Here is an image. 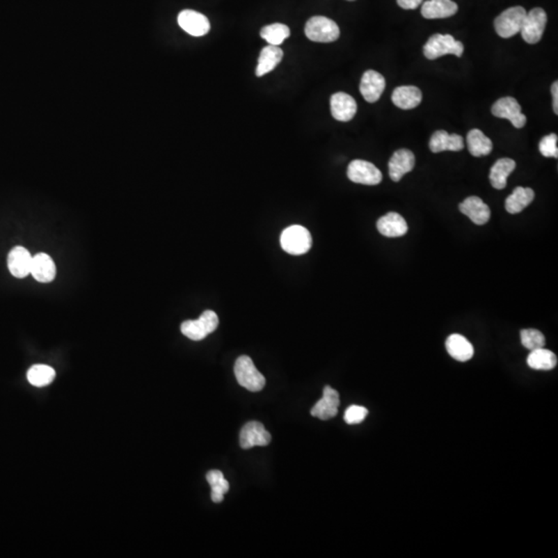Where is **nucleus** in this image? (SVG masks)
<instances>
[{"mask_svg": "<svg viewBox=\"0 0 558 558\" xmlns=\"http://www.w3.org/2000/svg\"><path fill=\"white\" fill-rule=\"evenodd\" d=\"M424 55L429 61H436L445 55L452 54L461 57L464 46L450 35H434L430 36L423 48Z\"/></svg>", "mask_w": 558, "mask_h": 558, "instance_id": "nucleus-1", "label": "nucleus"}, {"mask_svg": "<svg viewBox=\"0 0 558 558\" xmlns=\"http://www.w3.org/2000/svg\"><path fill=\"white\" fill-rule=\"evenodd\" d=\"M280 244L283 250L289 255H304L312 248V234L302 225H291L281 234Z\"/></svg>", "mask_w": 558, "mask_h": 558, "instance_id": "nucleus-2", "label": "nucleus"}, {"mask_svg": "<svg viewBox=\"0 0 558 558\" xmlns=\"http://www.w3.org/2000/svg\"><path fill=\"white\" fill-rule=\"evenodd\" d=\"M234 372L238 384L248 391L259 392L265 387V376L257 369L248 356H241L236 360Z\"/></svg>", "mask_w": 558, "mask_h": 558, "instance_id": "nucleus-3", "label": "nucleus"}, {"mask_svg": "<svg viewBox=\"0 0 558 558\" xmlns=\"http://www.w3.org/2000/svg\"><path fill=\"white\" fill-rule=\"evenodd\" d=\"M219 319L212 310H206L198 319L183 321L181 332L189 340L200 342L213 333L218 327Z\"/></svg>", "mask_w": 558, "mask_h": 558, "instance_id": "nucleus-4", "label": "nucleus"}, {"mask_svg": "<svg viewBox=\"0 0 558 558\" xmlns=\"http://www.w3.org/2000/svg\"><path fill=\"white\" fill-rule=\"evenodd\" d=\"M305 35L312 42H332L338 40L340 31L338 25L331 19L315 16L306 23Z\"/></svg>", "mask_w": 558, "mask_h": 558, "instance_id": "nucleus-5", "label": "nucleus"}, {"mask_svg": "<svg viewBox=\"0 0 558 558\" xmlns=\"http://www.w3.org/2000/svg\"><path fill=\"white\" fill-rule=\"evenodd\" d=\"M526 13L527 12L523 6H513V8L504 10L494 20L496 33L500 38H510L520 33Z\"/></svg>", "mask_w": 558, "mask_h": 558, "instance_id": "nucleus-6", "label": "nucleus"}, {"mask_svg": "<svg viewBox=\"0 0 558 558\" xmlns=\"http://www.w3.org/2000/svg\"><path fill=\"white\" fill-rule=\"evenodd\" d=\"M547 24V14L543 8H536L526 13L521 27V35L527 44H538L542 38Z\"/></svg>", "mask_w": 558, "mask_h": 558, "instance_id": "nucleus-7", "label": "nucleus"}, {"mask_svg": "<svg viewBox=\"0 0 558 558\" xmlns=\"http://www.w3.org/2000/svg\"><path fill=\"white\" fill-rule=\"evenodd\" d=\"M346 174L349 180L359 184L378 185L383 180L382 172L374 164L362 159L351 161Z\"/></svg>", "mask_w": 558, "mask_h": 558, "instance_id": "nucleus-8", "label": "nucleus"}, {"mask_svg": "<svg viewBox=\"0 0 558 558\" xmlns=\"http://www.w3.org/2000/svg\"><path fill=\"white\" fill-rule=\"evenodd\" d=\"M492 114L497 118L508 119L516 129H523L527 121L517 99L511 97H502L495 102L492 106Z\"/></svg>", "mask_w": 558, "mask_h": 558, "instance_id": "nucleus-9", "label": "nucleus"}, {"mask_svg": "<svg viewBox=\"0 0 558 558\" xmlns=\"http://www.w3.org/2000/svg\"><path fill=\"white\" fill-rule=\"evenodd\" d=\"M271 443V436L265 426L257 421L245 424L240 432V446L244 450L255 446L265 447Z\"/></svg>", "mask_w": 558, "mask_h": 558, "instance_id": "nucleus-10", "label": "nucleus"}, {"mask_svg": "<svg viewBox=\"0 0 558 558\" xmlns=\"http://www.w3.org/2000/svg\"><path fill=\"white\" fill-rule=\"evenodd\" d=\"M340 406V393L330 385H326L324 388L323 398L314 404L310 410V414L312 417L327 421L337 416Z\"/></svg>", "mask_w": 558, "mask_h": 558, "instance_id": "nucleus-11", "label": "nucleus"}, {"mask_svg": "<svg viewBox=\"0 0 558 558\" xmlns=\"http://www.w3.org/2000/svg\"><path fill=\"white\" fill-rule=\"evenodd\" d=\"M178 24L185 33L193 36H203L210 31L207 17L193 10H184L178 15Z\"/></svg>", "mask_w": 558, "mask_h": 558, "instance_id": "nucleus-12", "label": "nucleus"}, {"mask_svg": "<svg viewBox=\"0 0 558 558\" xmlns=\"http://www.w3.org/2000/svg\"><path fill=\"white\" fill-rule=\"evenodd\" d=\"M385 88L384 76L376 70L364 72L360 83V93L368 103L374 104L380 99Z\"/></svg>", "mask_w": 558, "mask_h": 558, "instance_id": "nucleus-13", "label": "nucleus"}, {"mask_svg": "<svg viewBox=\"0 0 558 558\" xmlns=\"http://www.w3.org/2000/svg\"><path fill=\"white\" fill-rule=\"evenodd\" d=\"M414 153L408 149H399L392 155L389 161V175L394 182H399L404 175L410 173L415 168Z\"/></svg>", "mask_w": 558, "mask_h": 558, "instance_id": "nucleus-14", "label": "nucleus"}, {"mask_svg": "<svg viewBox=\"0 0 558 558\" xmlns=\"http://www.w3.org/2000/svg\"><path fill=\"white\" fill-rule=\"evenodd\" d=\"M31 264H33V255L25 247H14L8 253V270L15 278H26L31 273Z\"/></svg>", "mask_w": 558, "mask_h": 558, "instance_id": "nucleus-15", "label": "nucleus"}, {"mask_svg": "<svg viewBox=\"0 0 558 558\" xmlns=\"http://www.w3.org/2000/svg\"><path fill=\"white\" fill-rule=\"evenodd\" d=\"M332 116L336 120L348 122L357 113V103L348 93H334L330 99Z\"/></svg>", "mask_w": 558, "mask_h": 558, "instance_id": "nucleus-16", "label": "nucleus"}, {"mask_svg": "<svg viewBox=\"0 0 558 558\" xmlns=\"http://www.w3.org/2000/svg\"><path fill=\"white\" fill-rule=\"evenodd\" d=\"M461 213L468 217L472 223L478 225H483L488 223L490 219V208L476 196L468 197L459 205Z\"/></svg>", "mask_w": 558, "mask_h": 558, "instance_id": "nucleus-17", "label": "nucleus"}, {"mask_svg": "<svg viewBox=\"0 0 558 558\" xmlns=\"http://www.w3.org/2000/svg\"><path fill=\"white\" fill-rule=\"evenodd\" d=\"M378 231L388 238H397L408 233V223L406 219L396 212H389L381 217L376 223Z\"/></svg>", "mask_w": 558, "mask_h": 558, "instance_id": "nucleus-18", "label": "nucleus"}, {"mask_svg": "<svg viewBox=\"0 0 558 558\" xmlns=\"http://www.w3.org/2000/svg\"><path fill=\"white\" fill-rule=\"evenodd\" d=\"M31 273L38 282H51L56 276V265L50 255L40 253L33 257Z\"/></svg>", "mask_w": 558, "mask_h": 558, "instance_id": "nucleus-19", "label": "nucleus"}, {"mask_svg": "<svg viewBox=\"0 0 558 558\" xmlns=\"http://www.w3.org/2000/svg\"><path fill=\"white\" fill-rule=\"evenodd\" d=\"M458 6L453 0H427L422 6V16L426 19H445L457 13Z\"/></svg>", "mask_w": 558, "mask_h": 558, "instance_id": "nucleus-20", "label": "nucleus"}, {"mask_svg": "<svg viewBox=\"0 0 558 558\" xmlns=\"http://www.w3.org/2000/svg\"><path fill=\"white\" fill-rule=\"evenodd\" d=\"M430 150L433 153L443 151H461L464 148L461 136L450 135L446 131H438L432 135L429 142Z\"/></svg>", "mask_w": 558, "mask_h": 558, "instance_id": "nucleus-21", "label": "nucleus"}, {"mask_svg": "<svg viewBox=\"0 0 558 558\" xmlns=\"http://www.w3.org/2000/svg\"><path fill=\"white\" fill-rule=\"evenodd\" d=\"M423 95L416 86H399L392 93L394 105L402 110L415 109L421 104Z\"/></svg>", "mask_w": 558, "mask_h": 558, "instance_id": "nucleus-22", "label": "nucleus"}, {"mask_svg": "<svg viewBox=\"0 0 558 558\" xmlns=\"http://www.w3.org/2000/svg\"><path fill=\"white\" fill-rule=\"evenodd\" d=\"M446 349L453 359L466 362L474 357V346L460 334H452L446 340Z\"/></svg>", "mask_w": 558, "mask_h": 558, "instance_id": "nucleus-23", "label": "nucleus"}, {"mask_svg": "<svg viewBox=\"0 0 558 558\" xmlns=\"http://www.w3.org/2000/svg\"><path fill=\"white\" fill-rule=\"evenodd\" d=\"M283 57V51L278 46H269L263 48L259 57L255 74L257 77H263L264 74L272 72L280 63Z\"/></svg>", "mask_w": 558, "mask_h": 558, "instance_id": "nucleus-24", "label": "nucleus"}, {"mask_svg": "<svg viewBox=\"0 0 558 558\" xmlns=\"http://www.w3.org/2000/svg\"><path fill=\"white\" fill-rule=\"evenodd\" d=\"M534 199V191L529 187L518 186L507 198L506 210L511 214H517L525 209Z\"/></svg>", "mask_w": 558, "mask_h": 558, "instance_id": "nucleus-25", "label": "nucleus"}, {"mask_svg": "<svg viewBox=\"0 0 558 558\" xmlns=\"http://www.w3.org/2000/svg\"><path fill=\"white\" fill-rule=\"evenodd\" d=\"M516 168V163L511 159H500L494 164L490 170L489 180L495 189H502L507 186V180Z\"/></svg>", "mask_w": 558, "mask_h": 558, "instance_id": "nucleus-26", "label": "nucleus"}, {"mask_svg": "<svg viewBox=\"0 0 558 558\" xmlns=\"http://www.w3.org/2000/svg\"><path fill=\"white\" fill-rule=\"evenodd\" d=\"M527 365L536 370H552L557 367V357L553 351L544 348L530 351Z\"/></svg>", "mask_w": 558, "mask_h": 558, "instance_id": "nucleus-27", "label": "nucleus"}, {"mask_svg": "<svg viewBox=\"0 0 558 558\" xmlns=\"http://www.w3.org/2000/svg\"><path fill=\"white\" fill-rule=\"evenodd\" d=\"M468 147L470 154L476 157H485L491 153L493 149L492 141L487 136L484 135L480 129H472L468 134Z\"/></svg>", "mask_w": 558, "mask_h": 558, "instance_id": "nucleus-28", "label": "nucleus"}, {"mask_svg": "<svg viewBox=\"0 0 558 558\" xmlns=\"http://www.w3.org/2000/svg\"><path fill=\"white\" fill-rule=\"evenodd\" d=\"M56 372L52 367L44 364L31 366L27 372V380L35 387H45L54 381Z\"/></svg>", "mask_w": 558, "mask_h": 558, "instance_id": "nucleus-29", "label": "nucleus"}, {"mask_svg": "<svg viewBox=\"0 0 558 558\" xmlns=\"http://www.w3.org/2000/svg\"><path fill=\"white\" fill-rule=\"evenodd\" d=\"M207 482L209 483L211 486V500L213 502H221L223 500V496L228 493L230 490V484L225 479L223 472L221 470H210L207 474Z\"/></svg>", "mask_w": 558, "mask_h": 558, "instance_id": "nucleus-30", "label": "nucleus"}, {"mask_svg": "<svg viewBox=\"0 0 558 558\" xmlns=\"http://www.w3.org/2000/svg\"><path fill=\"white\" fill-rule=\"evenodd\" d=\"M291 35L289 27L281 23H274V24L267 25L263 27L261 31L262 38L266 40L269 45L279 46L282 44L285 38Z\"/></svg>", "mask_w": 558, "mask_h": 558, "instance_id": "nucleus-31", "label": "nucleus"}, {"mask_svg": "<svg viewBox=\"0 0 558 558\" xmlns=\"http://www.w3.org/2000/svg\"><path fill=\"white\" fill-rule=\"evenodd\" d=\"M521 344L524 348L534 351L544 348L546 340L542 332L536 329H524L520 332Z\"/></svg>", "mask_w": 558, "mask_h": 558, "instance_id": "nucleus-32", "label": "nucleus"}, {"mask_svg": "<svg viewBox=\"0 0 558 558\" xmlns=\"http://www.w3.org/2000/svg\"><path fill=\"white\" fill-rule=\"evenodd\" d=\"M557 135L555 134H550V135L545 136L541 140L539 144V149L540 152L542 153L543 157H558V147H557Z\"/></svg>", "mask_w": 558, "mask_h": 558, "instance_id": "nucleus-33", "label": "nucleus"}, {"mask_svg": "<svg viewBox=\"0 0 558 558\" xmlns=\"http://www.w3.org/2000/svg\"><path fill=\"white\" fill-rule=\"evenodd\" d=\"M367 415L368 410L364 406H351L344 413V421L349 425H353V424H359L363 422Z\"/></svg>", "mask_w": 558, "mask_h": 558, "instance_id": "nucleus-34", "label": "nucleus"}, {"mask_svg": "<svg viewBox=\"0 0 558 558\" xmlns=\"http://www.w3.org/2000/svg\"><path fill=\"white\" fill-rule=\"evenodd\" d=\"M423 0H397L398 6L404 10H416Z\"/></svg>", "mask_w": 558, "mask_h": 558, "instance_id": "nucleus-35", "label": "nucleus"}, {"mask_svg": "<svg viewBox=\"0 0 558 558\" xmlns=\"http://www.w3.org/2000/svg\"><path fill=\"white\" fill-rule=\"evenodd\" d=\"M551 91H552V97H553V110H555V114H558V82L555 81V83L552 84V87H551Z\"/></svg>", "mask_w": 558, "mask_h": 558, "instance_id": "nucleus-36", "label": "nucleus"}, {"mask_svg": "<svg viewBox=\"0 0 558 558\" xmlns=\"http://www.w3.org/2000/svg\"><path fill=\"white\" fill-rule=\"evenodd\" d=\"M349 1H353V0H349Z\"/></svg>", "mask_w": 558, "mask_h": 558, "instance_id": "nucleus-37", "label": "nucleus"}]
</instances>
